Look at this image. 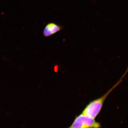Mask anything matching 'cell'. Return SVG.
<instances>
[{"label": "cell", "mask_w": 128, "mask_h": 128, "mask_svg": "<svg viewBox=\"0 0 128 128\" xmlns=\"http://www.w3.org/2000/svg\"><path fill=\"white\" fill-rule=\"evenodd\" d=\"M128 72V66L126 72L124 74L121 79L111 89H109V90L105 94L101 97L90 102L84 108V111L87 115L93 118H95L97 116L102 108L106 98L111 92H112L122 82L123 80L124 77L125 76Z\"/></svg>", "instance_id": "6da1fadb"}, {"label": "cell", "mask_w": 128, "mask_h": 128, "mask_svg": "<svg viewBox=\"0 0 128 128\" xmlns=\"http://www.w3.org/2000/svg\"><path fill=\"white\" fill-rule=\"evenodd\" d=\"M100 123L96 122L94 118L84 115L82 114L76 117L70 128H99Z\"/></svg>", "instance_id": "7a4b0ae2"}, {"label": "cell", "mask_w": 128, "mask_h": 128, "mask_svg": "<svg viewBox=\"0 0 128 128\" xmlns=\"http://www.w3.org/2000/svg\"><path fill=\"white\" fill-rule=\"evenodd\" d=\"M61 25L54 22H49L46 24L44 28L43 34L44 37L50 36L58 32L63 29Z\"/></svg>", "instance_id": "3957f363"}]
</instances>
